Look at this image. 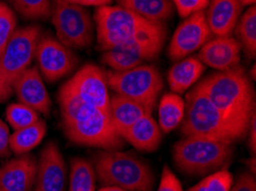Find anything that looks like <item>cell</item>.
<instances>
[{"mask_svg": "<svg viewBox=\"0 0 256 191\" xmlns=\"http://www.w3.org/2000/svg\"><path fill=\"white\" fill-rule=\"evenodd\" d=\"M242 46L232 36L210 38L199 49L198 58L204 65L217 71H226L240 63Z\"/></svg>", "mask_w": 256, "mask_h": 191, "instance_id": "obj_16", "label": "cell"}, {"mask_svg": "<svg viewBox=\"0 0 256 191\" xmlns=\"http://www.w3.org/2000/svg\"><path fill=\"white\" fill-rule=\"evenodd\" d=\"M61 91L78 97L80 101L108 112L110 92L106 72L98 65L88 63L80 68L61 86Z\"/></svg>", "mask_w": 256, "mask_h": 191, "instance_id": "obj_11", "label": "cell"}, {"mask_svg": "<svg viewBox=\"0 0 256 191\" xmlns=\"http://www.w3.org/2000/svg\"><path fill=\"white\" fill-rule=\"evenodd\" d=\"M94 167L88 159L72 158L69 175V191H96Z\"/></svg>", "mask_w": 256, "mask_h": 191, "instance_id": "obj_26", "label": "cell"}, {"mask_svg": "<svg viewBox=\"0 0 256 191\" xmlns=\"http://www.w3.org/2000/svg\"><path fill=\"white\" fill-rule=\"evenodd\" d=\"M172 5L176 8L180 17L186 18L192 14L202 11L207 8L209 0H172Z\"/></svg>", "mask_w": 256, "mask_h": 191, "instance_id": "obj_31", "label": "cell"}, {"mask_svg": "<svg viewBox=\"0 0 256 191\" xmlns=\"http://www.w3.org/2000/svg\"><path fill=\"white\" fill-rule=\"evenodd\" d=\"M98 191H130V190L118 188V187H102Z\"/></svg>", "mask_w": 256, "mask_h": 191, "instance_id": "obj_37", "label": "cell"}, {"mask_svg": "<svg viewBox=\"0 0 256 191\" xmlns=\"http://www.w3.org/2000/svg\"><path fill=\"white\" fill-rule=\"evenodd\" d=\"M106 76L112 91L142 105L148 115L153 114L164 89V79L155 65L142 64L121 71L110 70Z\"/></svg>", "mask_w": 256, "mask_h": 191, "instance_id": "obj_8", "label": "cell"}, {"mask_svg": "<svg viewBox=\"0 0 256 191\" xmlns=\"http://www.w3.org/2000/svg\"><path fill=\"white\" fill-rule=\"evenodd\" d=\"M242 6H253L255 5L256 0H238Z\"/></svg>", "mask_w": 256, "mask_h": 191, "instance_id": "obj_38", "label": "cell"}, {"mask_svg": "<svg viewBox=\"0 0 256 191\" xmlns=\"http://www.w3.org/2000/svg\"><path fill=\"white\" fill-rule=\"evenodd\" d=\"M36 157L26 154L0 167V191H31L36 180Z\"/></svg>", "mask_w": 256, "mask_h": 191, "instance_id": "obj_17", "label": "cell"}, {"mask_svg": "<svg viewBox=\"0 0 256 191\" xmlns=\"http://www.w3.org/2000/svg\"><path fill=\"white\" fill-rule=\"evenodd\" d=\"M166 33L168 32L144 37L115 48L104 50L102 62L114 71L132 69L138 65L146 64V62L152 61L160 55L164 46Z\"/></svg>", "mask_w": 256, "mask_h": 191, "instance_id": "obj_10", "label": "cell"}, {"mask_svg": "<svg viewBox=\"0 0 256 191\" xmlns=\"http://www.w3.org/2000/svg\"><path fill=\"white\" fill-rule=\"evenodd\" d=\"M13 10L26 19H45L51 15V0H8Z\"/></svg>", "mask_w": 256, "mask_h": 191, "instance_id": "obj_27", "label": "cell"}, {"mask_svg": "<svg viewBox=\"0 0 256 191\" xmlns=\"http://www.w3.org/2000/svg\"><path fill=\"white\" fill-rule=\"evenodd\" d=\"M38 25L18 28L0 54V103L14 94V84L34 60V52L40 37Z\"/></svg>", "mask_w": 256, "mask_h": 191, "instance_id": "obj_7", "label": "cell"}, {"mask_svg": "<svg viewBox=\"0 0 256 191\" xmlns=\"http://www.w3.org/2000/svg\"><path fill=\"white\" fill-rule=\"evenodd\" d=\"M34 60L42 77L48 83H56L68 76L78 62L72 50L51 34H40L34 52Z\"/></svg>", "mask_w": 256, "mask_h": 191, "instance_id": "obj_12", "label": "cell"}, {"mask_svg": "<svg viewBox=\"0 0 256 191\" xmlns=\"http://www.w3.org/2000/svg\"><path fill=\"white\" fill-rule=\"evenodd\" d=\"M52 24L56 39L66 47L80 49L90 47L94 39L96 25L84 6L66 0H52Z\"/></svg>", "mask_w": 256, "mask_h": 191, "instance_id": "obj_9", "label": "cell"}, {"mask_svg": "<svg viewBox=\"0 0 256 191\" xmlns=\"http://www.w3.org/2000/svg\"><path fill=\"white\" fill-rule=\"evenodd\" d=\"M156 191H184L180 181L178 180L176 174L170 170L168 165L164 166L160 183H158V188Z\"/></svg>", "mask_w": 256, "mask_h": 191, "instance_id": "obj_32", "label": "cell"}, {"mask_svg": "<svg viewBox=\"0 0 256 191\" xmlns=\"http://www.w3.org/2000/svg\"><path fill=\"white\" fill-rule=\"evenodd\" d=\"M182 133L185 136L214 139L226 143L238 141L220 111L198 85L185 97Z\"/></svg>", "mask_w": 256, "mask_h": 191, "instance_id": "obj_6", "label": "cell"}, {"mask_svg": "<svg viewBox=\"0 0 256 191\" xmlns=\"http://www.w3.org/2000/svg\"><path fill=\"white\" fill-rule=\"evenodd\" d=\"M108 115L116 130L122 134L134 122H137L142 116L148 115L145 108L136 101L120 94L110 95V105H108Z\"/></svg>", "mask_w": 256, "mask_h": 191, "instance_id": "obj_21", "label": "cell"}, {"mask_svg": "<svg viewBox=\"0 0 256 191\" xmlns=\"http://www.w3.org/2000/svg\"><path fill=\"white\" fill-rule=\"evenodd\" d=\"M67 165L59 147L50 142L42 150L37 162L34 191L67 190Z\"/></svg>", "mask_w": 256, "mask_h": 191, "instance_id": "obj_14", "label": "cell"}, {"mask_svg": "<svg viewBox=\"0 0 256 191\" xmlns=\"http://www.w3.org/2000/svg\"><path fill=\"white\" fill-rule=\"evenodd\" d=\"M248 134V148H250V151L253 155H255L256 151V112L253 115L250 119V126H248L247 130Z\"/></svg>", "mask_w": 256, "mask_h": 191, "instance_id": "obj_35", "label": "cell"}, {"mask_svg": "<svg viewBox=\"0 0 256 191\" xmlns=\"http://www.w3.org/2000/svg\"><path fill=\"white\" fill-rule=\"evenodd\" d=\"M122 138L139 151L153 153L160 147L162 132L152 115H145L131 125Z\"/></svg>", "mask_w": 256, "mask_h": 191, "instance_id": "obj_19", "label": "cell"}, {"mask_svg": "<svg viewBox=\"0 0 256 191\" xmlns=\"http://www.w3.org/2000/svg\"><path fill=\"white\" fill-rule=\"evenodd\" d=\"M62 126L69 141L77 146L120 150L124 140L112 123L108 112L92 107L69 93L59 91Z\"/></svg>", "mask_w": 256, "mask_h": 191, "instance_id": "obj_2", "label": "cell"}, {"mask_svg": "<svg viewBox=\"0 0 256 191\" xmlns=\"http://www.w3.org/2000/svg\"><path fill=\"white\" fill-rule=\"evenodd\" d=\"M118 5L142 18L152 22H162L172 17L174 7L172 0H116Z\"/></svg>", "mask_w": 256, "mask_h": 191, "instance_id": "obj_22", "label": "cell"}, {"mask_svg": "<svg viewBox=\"0 0 256 191\" xmlns=\"http://www.w3.org/2000/svg\"><path fill=\"white\" fill-rule=\"evenodd\" d=\"M13 91L18 102L28 105L40 115L48 117L51 115V97L46 89L44 78L37 67L26 69L15 81Z\"/></svg>", "mask_w": 256, "mask_h": 191, "instance_id": "obj_15", "label": "cell"}, {"mask_svg": "<svg viewBox=\"0 0 256 191\" xmlns=\"http://www.w3.org/2000/svg\"><path fill=\"white\" fill-rule=\"evenodd\" d=\"M10 132L8 124H6L0 118V158L10 157L12 151L10 148Z\"/></svg>", "mask_w": 256, "mask_h": 191, "instance_id": "obj_34", "label": "cell"}, {"mask_svg": "<svg viewBox=\"0 0 256 191\" xmlns=\"http://www.w3.org/2000/svg\"><path fill=\"white\" fill-rule=\"evenodd\" d=\"M204 71V65L198 57L188 56L176 61L166 76L170 91L180 95L186 93L194 86Z\"/></svg>", "mask_w": 256, "mask_h": 191, "instance_id": "obj_20", "label": "cell"}, {"mask_svg": "<svg viewBox=\"0 0 256 191\" xmlns=\"http://www.w3.org/2000/svg\"><path fill=\"white\" fill-rule=\"evenodd\" d=\"M18 29V17L15 11L6 2L0 1V54L8 44Z\"/></svg>", "mask_w": 256, "mask_h": 191, "instance_id": "obj_30", "label": "cell"}, {"mask_svg": "<svg viewBox=\"0 0 256 191\" xmlns=\"http://www.w3.org/2000/svg\"><path fill=\"white\" fill-rule=\"evenodd\" d=\"M66 1L77 3V5H80L84 7H88V6L100 7V6L110 5L113 0H66Z\"/></svg>", "mask_w": 256, "mask_h": 191, "instance_id": "obj_36", "label": "cell"}, {"mask_svg": "<svg viewBox=\"0 0 256 191\" xmlns=\"http://www.w3.org/2000/svg\"><path fill=\"white\" fill-rule=\"evenodd\" d=\"M94 172L104 187L130 191H152L155 177L144 159L120 150H102L96 155Z\"/></svg>", "mask_w": 256, "mask_h": 191, "instance_id": "obj_4", "label": "cell"}, {"mask_svg": "<svg viewBox=\"0 0 256 191\" xmlns=\"http://www.w3.org/2000/svg\"><path fill=\"white\" fill-rule=\"evenodd\" d=\"M40 119V116L34 109L29 108L28 105L20 102L12 103L6 109V120L7 124L13 128L14 131L21 130V128L28 127L34 125Z\"/></svg>", "mask_w": 256, "mask_h": 191, "instance_id": "obj_28", "label": "cell"}, {"mask_svg": "<svg viewBox=\"0 0 256 191\" xmlns=\"http://www.w3.org/2000/svg\"><path fill=\"white\" fill-rule=\"evenodd\" d=\"M212 36L204 10L192 14L184 18L174 32L168 47V56L172 61L188 57L202 47Z\"/></svg>", "mask_w": 256, "mask_h": 191, "instance_id": "obj_13", "label": "cell"}, {"mask_svg": "<svg viewBox=\"0 0 256 191\" xmlns=\"http://www.w3.org/2000/svg\"><path fill=\"white\" fill-rule=\"evenodd\" d=\"M234 157L232 143L198 136H185L172 148L174 165L190 175H207L226 170Z\"/></svg>", "mask_w": 256, "mask_h": 191, "instance_id": "obj_5", "label": "cell"}, {"mask_svg": "<svg viewBox=\"0 0 256 191\" xmlns=\"http://www.w3.org/2000/svg\"><path fill=\"white\" fill-rule=\"evenodd\" d=\"M232 185L234 175L226 169L208 174L198 185L190 188L188 191H230Z\"/></svg>", "mask_w": 256, "mask_h": 191, "instance_id": "obj_29", "label": "cell"}, {"mask_svg": "<svg viewBox=\"0 0 256 191\" xmlns=\"http://www.w3.org/2000/svg\"><path fill=\"white\" fill-rule=\"evenodd\" d=\"M242 11V5L238 0H209L204 15L212 36H232Z\"/></svg>", "mask_w": 256, "mask_h": 191, "instance_id": "obj_18", "label": "cell"}, {"mask_svg": "<svg viewBox=\"0 0 256 191\" xmlns=\"http://www.w3.org/2000/svg\"><path fill=\"white\" fill-rule=\"evenodd\" d=\"M46 132H48V126L42 119H40L37 123L30 125L28 127L14 131V133L10 134V139L12 154L15 156L29 154L42 141Z\"/></svg>", "mask_w": 256, "mask_h": 191, "instance_id": "obj_24", "label": "cell"}, {"mask_svg": "<svg viewBox=\"0 0 256 191\" xmlns=\"http://www.w3.org/2000/svg\"><path fill=\"white\" fill-rule=\"evenodd\" d=\"M94 25L96 41L104 52L144 37L168 32L164 23L148 21L118 5L96 7Z\"/></svg>", "mask_w": 256, "mask_h": 191, "instance_id": "obj_3", "label": "cell"}, {"mask_svg": "<svg viewBox=\"0 0 256 191\" xmlns=\"http://www.w3.org/2000/svg\"><path fill=\"white\" fill-rule=\"evenodd\" d=\"M230 191H256L255 177L250 172L242 173L234 181Z\"/></svg>", "mask_w": 256, "mask_h": 191, "instance_id": "obj_33", "label": "cell"}, {"mask_svg": "<svg viewBox=\"0 0 256 191\" xmlns=\"http://www.w3.org/2000/svg\"><path fill=\"white\" fill-rule=\"evenodd\" d=\"M234 32L246 55L255 58L256 55V7L250 6L236 23Z\"/></svg>", "mask_w": 256, "mask_h": 191, "instance_id": "obj_25", "label": "cell"}, {"mask_svg": "<svg viewBox=\"0 0 256 191\" xmlns=\"http://www.w3.org/2000/svg\"><path fill=\"white\" fill-rule=\"evenodd\" d=\"M222 115L236 139L247 135L255 110V91L245 69L240 65L212 73L198 84Z\"/></svg>", "mask_w": 256, "mask_h": 191, "instance_id": "obj_1", "label": "cell"}, {"mask_svg": "<svg viewBox=\"0 0 256 191\" xmlns=\"http://www.w3.org/2000/svg\"><path fill=\"white\" fill-rule=\"evenodd\" d=\"M158 126L162 133H170L182 124L185 100L176 93H166L158 102Z\"/></svg>", "mask_w": 256, "mask_h": 191, "instance_id": "obj_23", "label": "cell"}]
</instances>
